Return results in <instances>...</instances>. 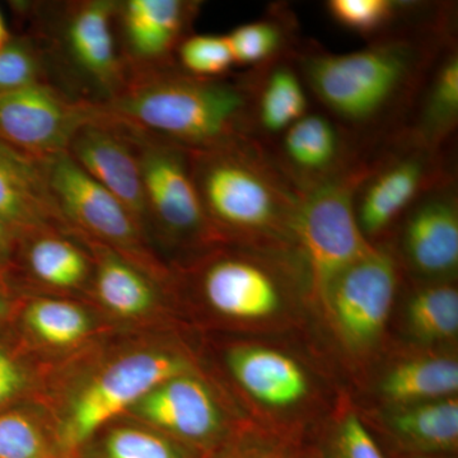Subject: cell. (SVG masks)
<instances>
[{
	"mask_svg": "<svg viewBox=\"0 0 458 458\" xmlns=\"http://www.w3.org/2000/svg\"><path fill=\"white\" fill-rule=\"evenodd\" d=\"M454 40L451 5H430L363 49L335 54L307 41L293 59L322 113L369 147L406 128L437 57Z\"/></svg>",
	"mask_w": 458,
	"mask_h": 458,
	"instance_id": "obj_1",
	"label": "cell"
},
{
	"mask_svg": "<svg viewBox=\"0 0 458 458\" xmlns=\"http://www.w3.org/2000/svg\"><path fill=\"white\" fill-rule=\"evenodd\" d=\"M98 106L111 122L188 150L252 138L249 72L201 80L176 64L126 68L123 89Z\"/></svg>",
	"mask_w": 458,
	"mask_h": 458,
	"instance_id": "obj_2",
	"label": "cell"
},
{
	"mask_svg": "<svg viewBox=\"0 0 458 458\" xmlns=\"http://www.w3.org/2000/svg\"><path fill=\"white\" fill-rule=\"evenodd\" d=\"M192 180L216 236L295 247L301 192L255 138L189 150Z\"/></svg>",
	"mask_w": 458,
	"mask_h": 458,
	"instance_id": "obj_3",
	"label": "cell"
},
{
	"mask_svg": "<svg viewBox=\"0 0 458 458\" xmlns=\"http://www.w3.org/2000/svg\"><path fill=\"white\" fill-rule=\"evenodd\" d=\"M366 167V152L343 174L302 192L295 221V247L300 252L313 300L321 303L331 283L346 267L372 251L360 231L354 195Z\"/></svg>",
	"mask_w": 458,
	"mask_h": 458,
	"instance_id": "obj_4",
	"label": "cell"
},
{
	"mask_svg": "<svg viewBox=\"0 0 458 458\" xmlns=\"http://www.w3.org/2000/svg\"><path fill=\"white\" fill-rule=\"evenodd\" d=\"M447 158V150L423 146L403 131L367 147L354 210L370 243L390 231L419 198L456 177Z\"/></svg>",
	"mask_w": 458,
	"mask_h": 458,
	"instance_id": "obj_5",
	"label": "cell"
},
{
	"mask_svg": "<svg viewBox=\"0 0 458 458\" xmlns=\"http://www.w3.org/2000/svg\"><path fill=\"white\" fill-rule=\"evenodd\" d=\"M189 372L188 360L164 351L132 352L111 361L71 401L57 437L60 447L69 452L83 447L156 386Z\"/></svg>",
	"mask_w": 458,
	"mask_h": 458,
	"instance_id": "obj_6",
	"label": "cell"
},
{
	"mask_svg": "<svg viewBox=\"0 0 458 458\" xmlns=\"http://www.w3.org/2000/svg\"><path fill=\"white\" fill-rule=\"evenodd\" d=\"M131 131L146 200V223L172 245L204 246L218 241L199 198L189 150Z\"/></svg>",
	"mask_w": 458,
	"mask_h": 458,
	"instance_id": "obj_7",
	"label": "cell"
},
{
	"mask_svg": "<svg viewBox=\"0 0 458 458\" xmlns=\"http://www.w3.org/2000/svg\"><path fill=\"white\" fill-rule=\"evenodd\" d=\"M44 165L51 197L69 228L114 250L150 276L161 274L147 250L146 231L125 205L89 177L66 152L51 157Z\"/></svg>",
	"mask_w": 458,
	"mask_h": 458,
	"instance_id": "obj_8",
	"label": "cell"
},
{
	"mask_svg": "<svg viewBox=\"0 0 458 458\" xmlns=\"http://www.w3.org/2000/svg\"><path fill=\"white\" fill-rule=\"evenodd\" d=\"M98 114V102L74 98L49 81L0 90V140L45 162L66 152L75 132Z\"/></svg>",
	"mask_w": 458,
	"mask_h": 458,
	"instance_id": "obj_9",
	"label": "cell"
},
{
	"mask_svg": "<svg viewBox=\"0 0 458 458\" xmlns=\"http://www.w3.org/2000/svg\"><path fill=\"white\" fill-rule=\"evenodd\" d=\"M397 283L396 259L377 245L331 283L321 306L330 312L334 327L349 346L367 348L381 335Z\"/></svg>",
	"mask_w": 458,
	"mask_h": 458,
	"instance_id": "obj_10",
	"label": "cell"
},
{
	"mask_svg": "<svg viewBox=\"0 0 458 458\" xmlns=\"http://www.w3.org/2000/svg\"><path fill=\"white\" fill-rule=\"evenodd\" d=\"M119 2L82 0L65 4L59 44L75 74L98 93V104L123 89L126 65L117 49L114 23Z\"/></svg>",
	"mask_w": 458,
	"mask_h": 458,
	"instance_id": "obj_11",
	"label": "cell"
},
{
	"mask_svg": "<svg viewBox=\"0 0 458 458\" xmlns=\"http://www.w3.org/2000/svg\"><path fill=\"white\" fill-rule=\"evenodd\" d=\"M265 147L301 194L351 168L364 149L328 114L312 110Z\"/></svg>",
	"mask_w": 458,
	"mask_h": 458,
	"instance_id": "obj_12",
	"label": "cell"
},
{
	"mask_svg": "<svg viewBox=\"0 0 458 458\" xmlns=\"http://www.w3.org/2000/svg\"><path fill=\"white\" fill-rule=\"evenodd\" d=\"M66 153L89 177L125 205L146 231L140 165L131 131L125 126L111 122L99 108L98 116L75 132Z\"/></svg>",
	"mask_w": 458,
	"mask_h": 458,
	"instance_id": "obj_13",
	"label": "cell"
},
{
	"mask_svg": "<svg viewBox=\"0 0 458 458\" xmlns=\"http://www.w3.org/2000/svg\"><path fill=\"white\" fill-rule=\"evenodd\" d=\"M284 276L262 256H213L200 270V288L209 306L238 319H260L279 311Z\"/></svg>",
	"mask_w": 458,
	"mask_h": 458,
	"instance_id": "obj_14",
	"label": "cell"
},
{
	"mask_svg": "<svg viewBox=\"0 0 458 458\" xmlns=\"http://www.w3.org/2000/svg\"><path fill=\"white\" fill-rule=\"evenodd\" d=\"M399 222L401 249L412 269L433 278L451 276L457 270L456 177L419 198Z\"/></svg>",
	"mask_w": 458,
	"mask_h": 458,
	"instance_id": "obj_15",
	"label": "cell"
},
{
	"mask_svg": "<svg viewBox=\"0 0 458 458\" xmlns=\"http://www.w3.org/2000/svg\"><path fill=\"white\" fill-rule=\"evenodd\" d=\"M200 3L189 0L119 2L116 20L123 42L126 68L174 64L181 41L190 35Z\"/></svg>",
	"mask_w": 458,
	"mask_h": 458,
	"instance_id": "obj_16",
	"label": "cell"
},
{
	"mask_svg": "<svg viewBox=\"0 0 458 458\" xmlns=\"http://www.w3.org/2000/svg\"><path fill=\"white\" fill-rule=\"evenodd\" d=\"M0 218L21 238L71 229L51 197L44 162L0 140Z\"/></svg>",
	"mask_w": 458,
	"mask_h": 458,
	"instance_id": "obj_17",
	"label": "cell"
},
{
	"mask_svg": "<svg viewBox=\"0 0 458 458\" xmlns=\"http://www.w3.org/2000/svg\"><path fill=\"white\" fill-rule=\"evenodd\" d=\"M129 412L158 432L190 442L209 441L222 426L212 393L191 373L165 379Z\"/></svg>",
	"mask_w": 458,
	"mask_h": 458,
	"instance_id": "obj_18",
	"label": "cell"
},
{
	"mask_svg": "<svg viewBox=\"0 0 458 458\" xmlns=\"http://www.w3.org/2000/svg\"><path fill=\"white\" fill-rule=\"evenodd\" d=\"M252 92V138L271 143L311 111V98L293 55L249 69Z\"/></svg>",
	"mask_w": 458,
	"mask_h": 458,
	"instance_id": "obj_19",
	"label": "cell"
},
{
	"mask_svg": "<svg viewBox=\"0 0 458 458\" xmlns=\"http://www.w3.org/2000/svg\"><path fill=\"white\" fill-rule=\"evenodd\" d=\"M458 126V49L452 41L437 57L403 131L428 148L447 150Z\"/></svg>",
	"mask_w": 458,
	"mask_h": 458,
	"instance_id": "obj_20",
	"label": "cell"
},
{
	"mask_svg": "<svg viewBox=\"0 0 458 458\" xmlns=\"http://www.w3.org/2000/svg\"><path fill=\"white\" fill-rule=\"evenodd\" d=\"M228 367L238 384L265 405L286 408L300 403L309 391L297 361L273 349H233L228 354Z\"/></svg>",
	"mask_w": 458,
	"mask_h": 458,
	"instance_id": "obj_21",
	"label": "cell"
},
{
	"mask_svg": "<svg viewBox=\"0 0 458 458\" xmlns=\"http://www.w3.org/2000/svg\"><path fill=\"white\" fill-rule=\"evenodd\" d=\"M95 252V292L108 311L140 318L155 310L157 292L150 274L114 250L89 240Z\"/></svg>",
	"mask_w": 458,
	"mask_h": 458,
	"instance_id": "obj_22",
	"label": "cell"
},
{
	"mask_svg": "<svg viewBox=\"0 0 458 458\" xmlns=\"http://www.w3.org/2000/svg\"><path fill=\"white\" fill-rule=\"evenodd\" d=\"M225 36L234 65L250 69L293 55L302 42L298 38L294 14L282 4L274 5L267 16L238 26Z\"/></svg>",
	"mask_w": 458,
	"mask_h": 458,
	"instance_id": "obj_23",
	"label": "cell"
},
{
	"mask_svg": "<svg viewBox=\"0 0 458 458\" xmlns=\"http://www.w3.org/2000/svg\"><path fill=\"white\" fill-rule=\"evenodd\" d=\"M17 251H22L23 261L33 278L53 288H78L87 282L92 271L86 252L59 232H38L22 237Z\"/></svg>",
	"mask_w": 458,
	"mask_h": 458,
	"instance_id": "obj_24",
	"label": "cell"
},
{
	"mask_svg": "<svg viewBox=\"0 0 458 458\" xmlns=\"http://www.w3.org/2000/svg\"><path fill=\"white\" fill-rule=\"evenodd\" d=\"M458 390V364L447 358H420L405 361L391 370L382 393L403 405L454 397Z\"/></svg>",
	"mask_w": 458,
	"mask_h": 458,
	"instance_id": "obj_25",
	"label": "cell"
},
{
	"mask_svg": "<svg viewBox=\"0 0 458 458\" xmlns=\"http://www.w3.org/2000/svg\"><path fill=\"white\" fill-rule=\"evenodd\" d=\"M391 426L403 441L421 450H454L458 443V401L447 397L406 405L391 419Z\"/></svg>",
	"mask_w": 458,
	"mask_h": 458,
	"instance_id": "obj_26",
	"label": "cell"
},
{
	"mask_svg": "<svg viewBox=\"0 0 458 458\" xmlns=\"http://www.w3.org/2000/svg\"><path fill=\"white\" fill-rule=\"evenodd\" d=\"M430 5L401 0H328L331 18L349 31L375 40L424 13Z\"/></svg>",
	"mask_w": 458,
	"mask_h": 458,
	"instance_id": "obj_27",
	"label": "cell"
},
{
	"mask_svg": "<svg viewBox=\"0 0 458 458\" xmlns=\"http://www.w3.org/2000/svg\"><path fill=\"white\" fill-rule=\"evenodd\" d=\"M22 319L36 339L60 348L82 342L92 328L86 310L55 298H33L27 303Z\"/></svg>",
	"mask_w": 458,
	"mask_h": 458,
	"instance_id": "obj_28",
	"label": "cell"
},
{
	"mask_svg": "<svg viewBox=\"0 0 458 458\" xmlns=\"http://www.w3.org/2000/svg\"><path fill=\"white\" fill-rule=\"evenodd\" d=\"M409 325L421 340L450 339L458 331V292L452 284L437 283L412 295L408 307Z\"/></svg>",
	"mask_w": 458,
	"mask_h": 458,
	"instance_id": "obj_29",
	"label": "cell"
},
{
	"mask_svg": "<svg viewBox=\"0 0 458 458\" xmlns=\"http://www.w3.org/2000/svg\"><path fill=\"white\" fill-rule=\"evenodd\" d=\"M90 458H188L185 451L156 429L138 426L110 428Z\"/></svg>",
	"mask_w": 458,
	"mask_h": 458,
	"instance_id": "obj_30",
	"label": "cell"
},
{
	"mask_svg": "<svg viewBox=\"0 0 458 458\" xmlns=\"http://www.w3.org/2000/svg\"><path fill=\"white\" fill-rule=\"evenodd\" d=\"M174 64L183 73L201 80L227 77L232 66H234L227 36L190 33L177 47Z\"/></svg>",
	"mask_w": 458,
	"mask_h": 458,
	"instance_id": "obj_31",
	"label": "cell"
},
{
	"mask_svg": "<svg viewBox=\"0 0 458 458\" xmlns=\"http://www.w3.org/2000/svg\"><path fill=\"white\" fill-rule=\"evenodd\" d=\"M0 458H54L40 424L21 411L0 412Z\"/></svg>",
	"mask_w": 458,
	"mask_h": 458,
	"instance_id": "obj_32",
	"label": "cell"
},
{
	"mask_svg": "<svg viewBox=\"0 0 458 458\" xmlns=\"http://www.w3.org/2000/svg\"><path fill=\"white\" fill-rule=\"evenodd\" d=\"M49 81L44 56L35 42L18 36L0 49V90L20 89Z\"/></svg>",
	"mask_w": 458,
	"mask_h": 458,
	"instance_id": "obj_33",
	"label": "cell"
},
{
	"mask_svg": "<svg viewBox=\"0 0 458 458\" xmlns=\"http://www.w3.org/2000/svg\"><path fill=\"white\" fill-rule=\"evenodd\" d=\"M336 458H384L376 442L354 414L344 418L336 434Z\"/></svg>",
	"mask_w": 458,
	"mask_h": 458,
	"instance_id": "obj_34",
	"label": "cell"
},
{
	"mask_svg": "<svg viewBox=\"0 0 458 458\" xmlns=\"http://www.w3.org/2000/svg\"><path fill=\"white\" fill-rule=\"evenodd\" d=\"M27 373L20 361L0 345V410L25 391Z\"/></svg>",
	"mask_w": 458,
	"mask_h": 458,
	"instance_id": "obj_35",
	"label": "cell"
},
{
	"mask_svg": "<svg viewBox=\"0 0 458 458\" xmlns=\"http://www.w3.org/2000/svg\"><path fill=\"white\" fill-rule=\"evenodd\" d=\"M20 237L0 218V270L7 271L16 258Z\"/></svg>",
	"mask_w": 458,
	"mask_h": 458,
	"instance_id": "obj_36",
	"label": "cell"
},
{
	"mask_svg": "<svg viewBox=\"0 0 458 458\" xmlns=\"http://www.w3.org/2000/svg\"><path fill=\"white\" fill-rule=\"evenodd\" d=\"M7 271L0 270V325L7 321L12 311H13V300L9 292L7 279H5Z\"/></svg>",
	"mask_w": 458,
	"mask_h": 458,
	"instance_id": "obj_37",
	"label": "cell"
},
{
	"mask_svg": "<svg viewBox=\"0 0 458 458\" xmlns=\"http://www.w3.org/2000/svg\"><path fill=\"white\" fill-rule=\"evenodd\" d=\"M234 458H284L276 452L267 451V450H252L249 452H243L240 456Z\"/></svg>",
	"mask_w": 458,
	"mask_h": 458,
	"instance_id": "obj_38",
	"label": "cell"
},
{
	"mask_svg": "<svg viewBox=\"0 0 458 458\" xmlns=\"http://www.w3.org/2000/svg\"><path fill=\"white\" fill-rule=\"evenodd\" d=\"M12 38L11 33H9L7 26H5L4 20H3L2 13H0V49L4 47L5 44L9 41V38Z\"/></svg>",
	"mask_w": 458,
	"mask_h": 458,
	"instance_id": "obj_39",
	"label": "cell"
}]
</instances>
